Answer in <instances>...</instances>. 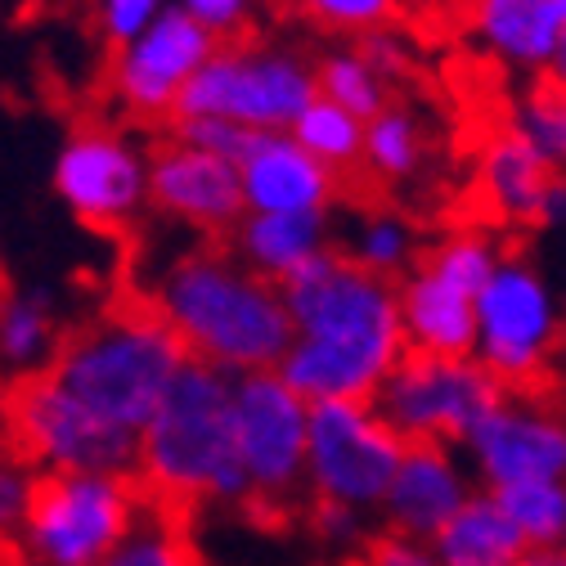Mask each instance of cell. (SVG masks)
<instances>
[{"label": "cell", "mask_w": 566, "mask_h": 566, "mask_svg": "<svg viewBox=\"0 0 566 566\" xmlns=\"http://www.w3.org/2000/svg\"><path fill=\"white\" fill-rule=\"evenodd\" d=\"M6 400H10V396H6V391H0V422H6Z\"/></svg>", "instance_id": "b9f144b4"}, {"label": "cell", "mask_w": 566, "mask_h": 566, "mask_svg": "<svg viewBox=\"0 0 566 566\" xmlns=\"http://www.w3.org/2000/svg\"><path fill=\"white\" fill-rule=\"evenodd\" d=\"M365 517H369V513L350 509V504H333V500H315V504H311V531H315V539H324L328 548L360 544V539H365Z\"/></svg>", "instance_id": "d590c367"}, {"label": "cell", "mask_w": 566, "mask_h": 566, "mask_svg": "<svg viewBox=\"0 0 566 566\" xmlns=\"http://www.w3.org/2000/svg\"><path fill=\"white\" fill-rule=\"evenodd\" d=\"M400 319L409 350L428 356H476V289L459 283L422 256L400 283Z\"/></svg>", "instance_id": "ac0fdd59"}, {"label": "cell", "mask_w": 566, "mask_h": 566, "mask_svg": "<svg viewBox=\"0 0 566 566\" xmlns=\"http://www.w3.org/2000/svg\"><path fill=\"white\" fill-rule=\"evenodd\" d=\"M463 459L481 490L517 481H566V409L535 396V387L504 391L476 432L463 441Z\"/></svg>", "instance_id": "5bb4252c"}, {"label": "cell", "mask_w": 566, "mask_h": 566, "mask_svg": "<svg viewBox=\"0 0 566 566\" xmlns=\"http://www.w3.org/2000/svg\"><path fill=\"white\" fill-rule=\"evenodd\" d=\"M6 553H10V548H6V544H0V557H6Z\"/></svg>", "instance_id": "7bdbcfd3"}, {"label": "cell", "mask_w": 566, "mask_h": 566, "mask_svg": "<svg viewBox=\"0 0 566 566\" xmlns=\"http://www.w3.org/2000/svg\"><path fill=\"white\" fill-rule=\"evenodd\" d=\"M356 566H441L432 553V539H413L400 531H382L378 539H369L360 548Z\"/></svg>", "instance_id": "e575fe53"}, {"label": "cell", "mask_w": 566, "mask_h": 566, "mask_svg": "<svg viewBox=\"0 0 566 566\" xmlns=\"http://www.w3.org/2000/svg\"><path fill=\"white\" fill-rule=\"evenodd\" d=\"M405 459V437L387 422L378 400H315L306 494L378 513L387 485Z\"/></svg>", "instance_id": "ba28073f"}, {"label": "cell", "mask_w": 566, "mask_h": 566, "mask_svg": "<svg viewBox=\"0 0 566 566\" xmlns=\"http://www.w3.org/2000/svg\"><path fill=\"white\" fill-rule=\"evenodd\" d=\"M149 504L130 472H45L10 553L23 566H99Z\"/></svg>", "instance_id": "5b68a950"}, {"label": "cell", "mask_w": 566, "mask_h": 566, "mask_svg": "<svg viewBox=\"0 0 566 566\" xmlns=\"http://www.w3.org/2000/svg\"><path fill=\"white\" fill-rule=\"evenodd\" d=\"M315 73H319V95L333 99L337 108L346 113H356V117H378L391 99H387V77L374 67V59L360 50V45H337L328 50L319 63H315Z\"/></svg>", "instance_id": "484cf974"}, {"label": "cell", "mask_w": 566, "mask_h": 566, "mask_svg": "<svg viewBox=\"0 0 566 566\" xmlns=\"http://www.w3.org/2000/svg\"><path fill=\"white\" fill-rule=\"evenodd\" d=\"M189 365V350L154 302H122L63 337L54 378L91 413L139 437Z\"/></svg>", "instance_id": "277c9868"}, {"label": "cell", "mask_w": 566, "mask_h": 566, "mask_svg": "<svg viewBox=\"0 0 566 566\" xmlns=\"http://www.w3.org/2000/svg\"><path fill=\"white\" fill-rule=\"evenodd\" d=\"M553 176L557 171L509 122L500 130H490L481 154H476V193H481L490 217L509 230H535L539 202H544Z\"/></svg>", "instance_id": "d6986e66"}, {"label": "cell", "mask_w": 566, "mask_h": 566, "mask_svg": "<svg viewBox=\"0 0 566 566\" xmlns=\"http://www.w3.org/2000/svg\"><path fill=\"white\" fill-rule=\"evenodd\" d=\"M562 548H566V544H562Z\"/></svg>", "instance_id": "ee69618b"}, {"label": "cell", "mask_w": 566, "mask_h": 566, "mask_svg": "<svg viewBox=\"0 0 566 566\" xmlns=\"http://www.w3.org/2000/svg\"><path fill=\"white\" fill-rule=\"evenodd\" d=\"M476 494L472 463L459 446H405V459L387 485L382 522L387 531L432 539L468 500Z\"/></svg>", "instance_id": "2e32d148"}, {"label": "cell", "mask_w": 566, "mask_h": 566, "mask_svg": "<svg viewBox=\"0 0 566 566\" xmlns=\"http://www.w3.org/2000/svg\"><path fill=\"white\" fill-rule=\"evenodd\" d=\"M531 548L566 544V481H517L490 490Z\"/></svg>", "instance_id": "4316f807"}, {"label": "cell", "mask_w": 566, "mask_h": 566, "mask_svg": "<svg viewBox=\"0 0 566 566\" xmlns=\"http://www.w3.org/2000/svg\"><path fill=\"white\" fill-rule=\"evenodd\" d=\"M468 28L490 59L544 73L566 32V0H472Z\"/></svg>", "instance_id": "ffe728a7"}, {"label": "cell", "mask_w": 566, "mask_h": 566, "mask_svg": "<svg viewBox=\"0 0 566 566\" xmlns=\"http://www.w3.org/2000/svg\"><path fill=\"white\" fill-rule=\"evenodd\" d=\"M41 481L45 472L14 446V441H0V544H14L36 494H41Z\"/></svg>", "instance_id": "4dcf8cb0"}, {"label": "cell", "mask_w": 566, "mask_h": 566, "mask_svg": "<svg viewBox=\"0 0 566 566\" xmlns=\"http://www.w3.org/2000/svg\"><path fill=\"white\" fill-rule=\"evenodd\" d=\"M535 230H566V171H557L548 180V193L539 202V221Z\"/></svg>", "instance_id": "f35d334b"}, {"label": "cell", "mask_w": 566, "mask_h": 566, "mask_svg": "<svg viewBox=\"0 0 566 566\" xmlns=\"http://www.w3.org/2000/svg\"><path fill=\"white\" fill-rule=\"evenodd\" d=\"M432 553L441 566H517L531 544L513 526L490 490H476L472 500L432 535Z\"/></svg>", "instance_id": "7402d4cb"}, {"label": "cell", "mask_w": 566, "mask_h": 566, "mask_svg": "<svg viewBox=\"0 0 566 566\" xmlns=\"http://www.w3.org/2000/svg\"><path fill=\"white\" fill-rule=\"evenodd\" d=\"M217 45H221L217 32H207L198 19L171 6L158 23H149L126 45H117L113 67H108V91L139 122L176 117L189 82L217 54Z\"/></svg>", "instance_id": "4fadbf2b"}, {"label": "cell", "mask_w": 566, "mask_h": 566, "mask_svg": "<svg viewBox=\"0 0 566 566\" xmlns=\"http://www.w3.org/2000/svg\"><path fill=\"white\" fill-rule=\"evenodd\" d=\"M562 333L557 297L526 256H504L476 297V360L509 391L535 387Z\"/></svg>", "instance_id": "30bf717a"}, {"label": "cell", "mask_w": 566, "mask_h": 566, "mask_svg": "<svg viewBox=\"0 0 566 566\" xmlns=\"http://www.w3.org/2000/svg\"><path fill=\"white\" fill-rule=\"evenodd\" d=\"M6 441H14L41 472H130L139 437L91 413L54 374L23 378L6 400Z\"/></svg>", "instance_id": "9c48e42d"}, {"label": "cell", "mask_w": 566, "mask_h": 566, "mask_svg": "<svg viewBox=\"0 0 566 566\" xmlns=\"http://www.w3.org/2000/svg\"><path fill=\"white\" fill-rule=\"evenodd\" d=\"M293 135L302 139V145H306L319 163H328L333 171H346V167H360V163H365V117L337 108V104L324 99V95L297 117Z\"/></svg>", "instance_id": "83f0119b"}, {"label": "cell", "mask_w": 566, "mask_h": 566, "mask_svg": "<svg viewBox=\"0 0 566 566\" xmlns=\"http://www.w3.org/2000/svg\"><path fill=\"white\" fill-rule=\"evenodd\" d=\"M59 350H63V328L50 293L23 289L0 297V369L23 382L50 374Z\"/></svg>", "instance_id": "603a6c76"}, {"label": "cell", "mask_w": 566, "mask_h": 566, "mask_svg": "<svg viewBox=\"0 0 566 566\" xmlns=\"http://www.w3.org/2000/svg\"><path fill=\"white\" fill-rule=\"evenodd\" d=\"M154 154L117 126H77L54 158V193L95 230L130 226L149 198Z\"/></svg>", "instance_id": "7c38bea8"}, {"label": "cell", "mask_w": 566, "mask_h": 566, "mask_svg": "<svg viewBox=\"0 0 566 566\" xmlns=\"http://www.w3.org/2000/svg\"><path fill=\"white\" fill-rule=\"evenodd\" d=\"M135 476L163 509L248 504L252 481L234 432V374L189 360L139 432Z\"/></svg>", "instance_id": "3957f363"}, {"label": "cell", "mask_w": 566, "mask_h": 566, "mask_svg": "<svg viewBox=\"0 0 566 566\" xmlns=\"http://www.w3.org/2000/svg\"><path fill=\"white\" fill-rule=\"evenodd\" d=\"M149 198L163 217H171L185 230L202 234H226L243 221V180L239 163L193 149L185 139H167L154 149V176H149Z\"/></svg>", "instance_id": "9a60e30c"}, {"label": "cell", "mask_w": 566, "mask_h": 566, "mask_svg": "<svg viewBox=\"0 0 566 566\" xmlns=\"http://www.w3.org/2000/svg\"><path fill=\"white\" fill-rule=\"evenodd\" d=\"M99 566H198L185 531L176 526V509L149 504L135 531L99 562Z\"/></svg>", "instance_id": "f1b7e54d"}, {"label": "cell", "mask_w": 566, "mask_h": 566, "mask_svg": "<svg viewBox=\"0 0 566 566\" xmlns=\"http://www.w3.org/2000/svg\"><path fill=\"white\" fill-rule=\"evenodd\" d=\"M360 50L374 59V67H378V73H382L387 82L405 77L409 67H413V50H409V41H405L400 32H391V28L365 32V36H360Z\"/></svg>", "instance_id": "74e56055"}, {"label": "cell", "mask_w": 566, "mask_h": 566, "mask_svg": "<svg viewBox=\"0 0 566 566\" xmlns=\"http://www.w3.org/2000/svg\"><path fill=\"white\" fill-rule=\"evenodd\" d=\"M149 302L176 328L189 360L226 374L279 369L293 346V311L283 283L256 274L248 261L221 248H193L171 256L158 274Z\"/></svg>", "instance_id": "7a4b0ae2"}, {"label": "cell", "mask_w": 566, "mask_h": 566, "mask_svg": "<svg viewBox=\"0 0 566 566\" xmlns=\"http://www.w3.org/2000/svg\"><path fill=\"white\" fill-rule=\"evenodd\" d=\"M539 77L566 91V32H562V41H557V50H553V59L544 63V73H539Z\"/></svg>", "instance_id": "ab89813d"}, {"label": "cell", "mask_w": 566, "mask_h": 566, "mask_svg": "<svg viewBox=\"0 0 566 566\" xmlns=\"http://www.w3.org/2000/svg\"><path fill=\"white\" fill-rule=\"evenodd\" d=\"M517 566H566V548L557 544V548H531Z\"/></svg>", "instance_id": "60d3db41"}, {"label": "cell", "mask_w": 566, "mask_h": 566, "mask_svg": "<svg viewBox=\"0 0 566 566\" xmlns=\"http://www.w3.org/2000/svg\"><path fill=\"white\" fill-rule=\"evenodd\" d=\"M342 256L356 261L369 274L396 279V283L422 261L413 226L405 217H396V211H365V217H356V226H350V234H346Z\"/></svg>", "instance_id": "cb8c5ba5"}, {"label": "cell", "mask_w": 566, "mask_h": 566, "mask_svg": "<svg viewBox=\"0 0 566 566\" xmlns=\"http://www.w3.org/2000/svg\"><path fill=\"white\" fill-rule=\"evenodd\" d=\"M248 211H328L337 171L319 163L293 130H256L239 158Z\"/></svg>", "instance_id": "e0dca14e"}, {"label": "cell", "mask_w": 566, "mask_h": 566, "mask_svg": "<svg viewBox=\"0 0 566 566\" xmlns=\"http://www.w3.org/2000/svg\"><path fill=\"white\" fill-rule=\"evenodd\" d=\"M315 99L319 73L297 50L221 41L189 82L176 117H230L248 130H293Z\"/></svg>", "instance_id": "8992f818"}, {"label": "cell", "mask_w": 566, "mask_h": 566, "mask_svg": "<svg viewBox=\"0 0 566 566\" xmlns=\"http://www.w3.org/2000/svg\"><path fill=\"white\" fill-rule=\"evenodd\" d=\"M283 297L293 311V346L279 374L311 405L374 400L409 350L396 279L369 274L328 248L283 279Z\"/></svg>", "instance_id": "6da1fadb"}, {"label": "cell", "mask_w": 566, "mask_h": 566, "mask_svg": "<svg viewBox=\"0 0 566 566\" xmlns=\"http://www.w3.org/2000/svg\"><path fill=\"white\" fill-rule=\"evenodd\" d=\"M176 0H95V23L104 32V41L117 50L130 36H139L149 23H158Z\"/></svg>", "instance_id": "836d02e7"}, {"label": "cell", "mask_w": 566, "mask_h": 566, "mask_svg": "<svg viewBox=\"0 0 566 566\" xmlns=\"http://www.w3.org/2000/svg\"><path fill=\"white\" fill-rule=\"evenodd\" d=\"M328 248V211H243V221L234 226V256L274 283L297 274Z\"/></svg>", "instance_id": "44dd1931"}, {"label": "cell", "mask_w": 566, "mask_h": 566, "mask_svg": "<svg viewBox=\"0 0 566 566\" xmlns=\"http://www.w3.org/2000/svg\"><path fill=\"white\" fill-rule=\"evenodd\" d=\"M171 135L185 139V145H193V149H207V154H221V158L239 163L256 130H248L230 117H171Z\"/></svg>", "instance_id": "d6a6232c"}, {"label": "cell", "mask_w": 566, "mask_h": 566, "mask_svg": "<svg viewBox=\"0 0 566 566\" xmlns=\"http://www.w3.org/2000/svg\"><path fill=\"white\" fill-rule=\"evenodd\" d=\"M176 6L221 41H234L252 19V0H176Z\"/></svg>", "instance_id": "8d00e7d4"}, {"label": "cell", "mask_w": 566, "mask_h": 566, "mask_svg": "<svg viewBox=\"0 0 566 566\" xmlns=\"http://www.w3.org/2000/svg\"><path fill=\"white\" fill-rule=\"evenodd\" d=\"M297 10L328 32L365 36V32L391 28V19L400 14V0H297Z\"/></svg>", "instance_id": "1f68e13d"}, {"label": "cell", "mask_w": 566, "mask_h": 566, "mask_svg": "<svg viewBox=\"0 0 566 566\" xmlns=\"http://www.w3.org/2000/svg\"><path fill=\"white\" fill-rule=\"evenodd\" d=\"M422 158H428V130L409 108L387 104L365 122V167L378 180H409L418 176Z\"/></svg>", "instance_id": "d4e9b609"}, {"label": "cell", "mask_w": 566, "mask_h": 566, "mask_svg": "<svg viewBox=\"0 0 566 566\" xmlns=\"http://www.w3.org/2000/svg\"><path fill=\"white\" fill-rule=\"evenodd\" d=\"M509 126L526 139V145H531L553 171H566V91H562V86H553V82L539 77V82L517 99Z\"/></svg>", "instance_id": "f546056e"}, {"label": "cell", "mask_w": 566, "mask_h": 566, "mask_svg": "<svg viewBox=\"0 0 566 566\" xmlns=\"http://www.w3.org/2000/svg\"><path fill=\"white\" fill-rule=\"evenodd\" d=\"M234 432L256 504H289L306 490L311 400L279 369L234 378Z\"/></svg>", "instance_id": "8fae6325"}, {"label": "cell", "mask_w": 566, "mask_h": 566, "mask_svg": "<svg viewBox=\"0 0 566 566\" xmlns=\"http://www.w3.org/2000/svg\"><path fill=\"white\" fill-rule=\"evenodd\" d=\"M504 382L476 356H428L405 350L382 391L374 396L405 446H459L476 432V422L504 400Z\"/></svg>", "instance_id": "52a82bcc"}]
</instances>
